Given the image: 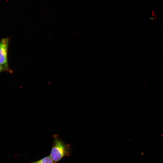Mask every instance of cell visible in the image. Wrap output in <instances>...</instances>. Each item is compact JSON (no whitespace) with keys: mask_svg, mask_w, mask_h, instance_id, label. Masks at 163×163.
Masks as SVG:
<instances>
[{"mask_svg":"<svg viewBox=\"0 0 163 163\" xmlns=\"http://www.w3.org/2000/svg\"><path fill=\"white\" fill-rule=\"evenodd\" d=\"M5 71L4 69L0 65V73L3 72Z\"/></svg>","mask_w":163,"mask_h":163,"instance_id":"obj_4","label":"cell"},{"mask_svg":"<svg viewBox=\"0 0 163 163\" xmlns=\"http://www.w3.org/2000/svg\"><path fill=\"white\" fill-rule=\"evenodd\" d=\"M54 142L50 156L54 163L60 160L64 156H68L71 153V147L64 142L57 135L53 137Z\"/></svg>","mask_w":163,"mask_h":163,"instance_id":"obj_1","label":"cell"},{"mask_svg":"<svg viewBox=\"0 0 163 163\" xmlns=\"http://www.w3.org/2000/svg\"><path fill=\"white\" fill-rule=\"evenodd\" d=\"M30 163H54L50 156L46 157L38 161Z\"/></svg>","mask_w":163,"mask_h":163,"instance_id":"obj_3","label":"cell"},{"mask_svg":"<svg viewBox=\"0 0 163 163\" xmlns=\"http://www.w3.org/2000/svg\"><path fill=\"white\" fill-rule=\"evenodd\" d=\"M10 38H5L0 40V65L5 72L12 73L13 71L9 67L8 51Z\"/></svg>","mask_w":163,"mask_h":163,"instance_id":"obj_2","label":"cell"}]
</instances>
